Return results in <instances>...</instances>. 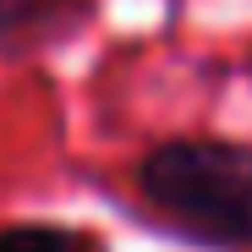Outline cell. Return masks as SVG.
I'll list each match as a JSON object with an SVG mask.
<instances>
[{
	"mask_svg": "<svg viewBox=\"0 0 252 252\" xmlns=\"http://www.w3.org/2000/svg\"><path fill=\"white\" fill-rule=\"evenodd\" d=\"M241 77L252 82V38H247V50H241Z\"/></svg>",
	"mask_w": 252,
	"mask_h": 252,
	"instance_id": "4",
	"label": "cell"
},
{
	"mask_svg": "<svg viewBox=\"0 0 252 252\" xmlns=\"http://www.w3.org/2000/svg\"><path fill=\"white\" fill-rule=\"evenodd\" d=\"M104 0H0V66H38L71 50Z\"/></svg>",
	"mask_w": 252,
	"mask_h": 252,
	"instance_id": "2",
	"label": "cell"
},
{
	"mask_svg": "<svg viewBox=\"0 0 252 252\" xmlns=\"http://www.w3.org/2000/svg\"><path fill=\"white\" fill-rule=\"evenodd\" d=\"M132 220L192 252H252V143L225 132L154 137L126 164Z\"/></svg>",
	"mask_w": 252,
	"mask_h": 252,
	"instance_id": "1",
	"label": "cell"
},
{
	"mask_svg": "<svg viewBox=\"0 0 252 252\" xmlns=\"http://www.w3.org/2000/svg\"><path fill=\"white\" fill-rule=\"evenodd\" d=\"M0 252H115V241L99 225L77 220H6Z\"/></svg>",
	"mask_w": 252,
	"mask_h": 252,
	"instance_id": "3",
	"label": "cell"
}]
</instances>
